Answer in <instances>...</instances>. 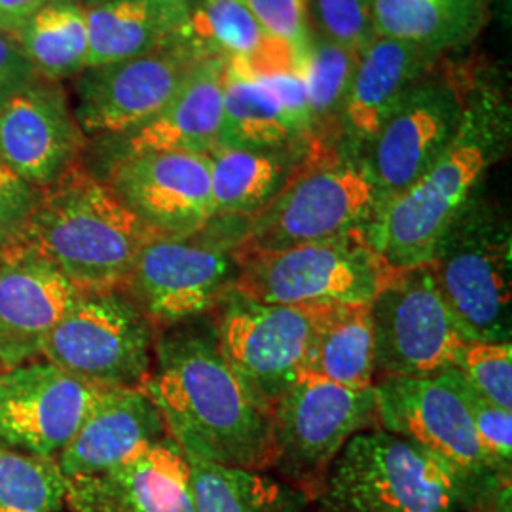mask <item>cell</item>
<instances>
[{
  "instance_id": "cell-1",
  "label": "cell",
  "mask_w": 512,
  "mask_h": 512,
  "mask_svg": "<svg viewBox=\"0 0 512 512\" xmlns=\"http://www.w3.org/2000/svg\"><path fill=\"white\" fill-rule=\"evenodd\" d=\"M145 389L160 408L169 437L188 458L272 471L270 414L222 357L209 315L156 330L154 368Z\"/></svg>"
},
{
  "instance_id": "cell-2",
  "label": "cell",
  "mask_w": 512,
  "mask_h": 512,
  "mask_svg": "<svg viewBox=\"0 0 512 512\" xmlns=\"http://www.w3.org/2000/svg\"><path fill=\"white\" fill-rule=\"evenodd\" d=\"M511 141L509 93L495 74L471 76L454 139L416 183L378 207L365 230L370 247L393 272L429 264Z\"/></svg>"
},
{
  "instance_id": "cell-3",
  "label": "cell",
  "mask_w": 512,
  "mask_h": 512,
  "mask_svg": "<svg viewBox=\"0 0 512 512\" xmlns=\"http://www.w3.org/2000/svg\"><path fill=\"white\" fill-rule=\"evenodd\" d=\"M156 236L109 184L82 164L42 188L18 249L46 258L80 293L122 289L135 258Z\"/></svg>"
},
{
  "instance_id": "cell-4",
  "label": "cell",
  "mask_w": 512,
  "mask_h": 512,
  "mask_svg": "<svg viewBox=\"0 0 512 512\" xmlns=\"http://www.w3.org/2000/svg\"><path fill=\"white\" fill-rule=\"evenodd\" d=\"M486 488L418 444L374 427L344 446L310 507L311 512H469Z\"/></svg>"
},
{
  "instance_id": "cell-5",
  "label": "cell",
  "mask_w": 512,
  "mask_h": 512,
  "mask_svg": "<svg viewBox=\"0 0 512 512\" xmlns=\"http://www.w3.org/2000/svg\"><path fill=\"white\" fill-rule=\"evenodd\" d=\"M380 205L361 152L319 148L253 219L238 253H272L315 241L365 234Z\"/></svg>"
},
{
  "instance_id": "cell-6",
  "label": "cell",
  "mask_w": 512,
  "mask_h": 512,
  "mask_svg": "<svg viewBox=\"0 0 512 512\" xmlns=\"http://www.w3.org/2000/svg\"><path fill=\"white\" fill-rule=\"evenodd\" d=\"M429 266L469 340L511 342L512 232L499 205L478 194Z\"/></svg>"
},
{
  "instance_id": "cell-7",
  "label": "cell",
  "mask_w": 512,
  "mask_h": 512,
  "mask_svg": "<svg viewBox=\"0 0 512 512\" xmlns=\"http://www.w3.org/2000/svg\"><path fill=\"white\" fill-rule=\"evenodd\" d=\"M232 291L260 304H370L393 270L365 234L315 241L272 253H238Z\"/></svg>"
},
{
  "instance_id": "cell-8",
  "label": "cell",
  "mask_w": 512,
  "mask_h": 512,
  "mask_svg": "<svg viewBox=\"0 0 512 512\" xmlns=\"http://www.w3.org/2000/svg\"><path fill=\"white\" fill-rule=\"evenodd\" d=\"M334 308L260 304L234 291L217 306L213 329L220 353L268 414L302 376L313 338Z\"/></svg>"
},
{
  "instance_id": "cell-9",
  "label": "cell",
  "mask_w": 512,
  "mask_h": 512,
  "mask_svg": "<svg viewBox=\"0 0 512 512\" xmlns=\"http://www.w3.org/2000/svg\"><path fill=\"white\" fill-rule=\"evenodd\" d=\"M156 327L120 289L80 293L48 336L42 359L95 387H145Z\"/></svg>"
},
{
  "instance_id": "cell-10",
  "label": "cell",
  "mask_w": 512,
  "mask_h": 512,
  "mask_svg": "<svg viewBox=\"0 0 512 512\" xmlns=\"http://www.w3.org/2000/svg\"><path fill=\"white\" fill-rule=\"evenodd\" d=\"M270 420L272 471L310 501L349 440L380 427L374 387L349 389L313 376H300L281 395Z\"/></svg>"
},
{
  "instance_id": "cell-11",
  "label": "cell",
  "mask_w": 512,
  "mask_h": 512,
  "mask_svg": "<svg viewBox=\"0 0 512 512\" xmlns=\"http://www.w3.org/2000/svg\"><path fill=\"white\" fill-rule=\"evenodd\" d=\"M239 243L213 236L209 226L188 238L152 239L120 291L156 330L211 315L238 277Z\"/></svg>"
},
{
  "instance_id": "cell-12",
  "label": "cell",
  "mask_w": 512,
  "mask_h": 512,
  "mask_svg": "<svg viewBox=\"0 0 512 512\" xmlns=\"http://www.w3.org/2000/svg\"><path fill=\"white\" fill-rule=\"evenodd\" d=\"M376 380L418 378L456 368L469 342L429 264L395 272L368 304Z\"/></svg>"
},
{
  "instance_id": "cell-13",
  "label": "cell",
  "mask_w": 512,
  "mask_h": 512,
  "mask_svg": "<svg viewBox=\"0 0 512 512\" xmlns=\"http://www.w3.org/2000/svg\"><path fill=\"white\" fill-rule=\"evenodd\" d=\"M374 395L378 425L387 433L435 454L478 488L509 478L495 471L446 370L418 378H380Z\"/></svg>"
},
{
  "instance_id": "cell-14",
  "label": "cell",
  "mask_w": 512,
  "mask_h": 512,
  "mask_svg": "<svg viewBox=\"0 0 512 512\" xmlns=\"http://www.w3.org/2000/svg\"><path fill=\"white\" fill-rule=\"evenodd\" d=\"M200 63L177 40L150 54L86 67L74 84V116L86 137L114 139L141 128Z\"/></svg>"
},
{
  "instance_id": "cell-15",
  "label": "cell",
  "mask_w": 512,
  "mask_h": 512,
  "mask_svg": "<svg viewBox=\"0 0 512 512\" xmlns=\"http://www.w3.org/2000/svg\"><path fill=\"white\" fill-rule=\"evenodd\" d=\"M465 86L467 80L456 76L425 74L361 152L380 205L416 183L450 145L463 116Z\"/></svg>"
},
{
  "instance_id": "cell-16",
  "label": "cell",
  "mask_w": 512,
  "mask_h": 512,
  "mask_svg": "<svg viewBox=\"0 0 512 512\" xmlns=\"http://www.w3.org/2000/svg\"><path fill=\"white\" fill-rule=\"evenodd\" d=\"M156 238H188L215 220L209 154L143 152L101 177Z\"/></svg>"
},
{
  "instance_id": "cell-17",
  "label": "cell",
  "mask_w": 512,
  "mask_h": 512,
  "mask_svg": "<svg viewBox=\"0 0 512 512\" xmlns=\"http://www.w3.org/2000/svg\"><path fill=\"white\" fill-rule=\"evenodd\" d=\"M101 389L48 361L0 368V444L57 458Z\"/></svg>"
},
{
  "instance_id": "cell-18",
  "label": "cell",
  "mask_w": 512,
  "mask_h": 512,
  "mask_svg": "<svg viewBox=\"0 0 512 512\" xmlns=\"http://www.w3.org/2000/svg\"><path fill=\"white\" fill-rule=\"evenodd\" d=\"M86 135L59 82L37 76L0 103V164L37 188L80 164Z\"/></svg>"
},
{
  "instance_id": "cell-19",
  "label": "cell",
  "mask_w": 512,
  "mask_h": 512,
  "mask_svg": "<svg viewBox=\"0 0 512 512\" xmlns=\"http://www.w3.org/2000/svg\"><path fill=\"white\" fill-rule=\"evenodd\" d=\"M67 512H196L190 463L171 439L112 469L67 482Z\"/></svg>"
},
{
  "instance_id": "cell-20",
  "label": "cell",
  "mask_w": 512,
  "mask_h": 512,
  "mask_svg": "<svg viewBox=\"0 0 512 512\" xmlns=\"http://www.w3.org/2000/svg\"><path fill=\"white\" fill-rule=\"evenodd\" d=\"M80 291L46 258L8 247L0 262V366L25 365L42 349Z\"/></svg>"
},
{
  "instance_id": "cell-21",
  "label": "cell",
  "mask_w": 512,
  "mask_h": 512,
  "mask_svg": "<svg viewBox=\"0 0 512 512\" xmlns=\"http://www.w3.org/2000/svg\"><path fill=\"white\" fill-rule=\"evenodd\" d=\"M167 437L164 416L145 387H103L78 433L55 459L67 478L95 475Z\"/></svg>"
},
{
  "instance_id": "cell-22",
  "label": "cell",
  "mask_w": 512,
  "mask_h": 512,
  "mask_svg": "<svg viewBox=\"0 0 512 512\" xmlns=\"http://www.w3.org/2000/svg\"><path fill=\"white\" fill-rule=\"evenodd\" d=\"M224 59H203L179 92L141 128L109 141V164L143 152H198L209 154L220 143Z\"/></svg>"
},
{
  "instance_id": "cell-23",
  "label": "cell",
  "mask_w": 512,
  "mask_h": 512,
  "mask_svg": "<svg viewBox=\"0 0 512 512\" xmlns=\"http://www.w3.org/2000/svg\"><path fill=\"white\" fill-rule=\"evenodd\" d=\"M435 57L389 38L372 37L359 54L340 124L348 147L363 152L404 95L429 74Z\"/></svg>"
},
{
  "instance_id": "cell-24",
  "label": "cell",
  "mask_w": 512,
  "mask_h": 512,
  "mask_svg": "<svg viewBox=\"0 0 512 512\" xmlns=\"http://www.w3.org/2000/svg\"><path fill=\"white\" fill-rule=\"evenodd\" d=\"M323 147L300 143L277 148H215L209 152L215 219H253Z\"/></svg>"
},
{
  "instance_id": "cell-25",
  "label": "cell",
  "mask_w": 512,
  "mask_h": 512,
  "mask_svg": "<svg viewBox=\"0 0 512 512\" xmlns=\"http://www.w3.org/2000/svg\"><path fill=\"white\" fill-rule=\"evenodd\" d=\"M194 0H97L86 6L88 67L150 54L173 42Z\"/></svg>"
},
{
  "instance_id": "cell-26",
  "label": "cell",
  "mask_w": 512,
  "mask_h": 512,
  "mask_svg": "<svg viewBox=\"0 0 512 512\" xmlns=\"http://www.w3.org/2000/svg\"><path fill=\"white\" fill-rule=\"evenodd\" d=\"M175 40L200 61H245L253 69L296 65L294 55L266 35L241 0H194Z\"/></svg>"
},
{
  "instance_id": "cell-27",
  "label": "cell",
  "mask_w": 512,
  "mask_h": 512,
  "mask_svg": "<svg viewBox=\"0 0 512 512\" xmlns=\"http://www.w3.org/2000/svg\"><path fill=\"white\" fill-rule=\"evenodd\" d=\"M488 21L484 0H374L372 35L431 57L469 46Z\"/></svg>"
},
{
  "instance_id": "cell-28",
  "label": "cell",
  "mask_w": 512,
  "mask_h": 512,
  "mask_svg": "<svg viewBox=\"0 0 512 512\" xmlns=\"http://www.w3.org/2000/svg\"><path fill=\"white\" fill-rule=\"evenodd\" d=\"M302 376L349 389L376 382L374 329L368 304H340L317 330Z\"/></svg>"
},
{
  "instance_id": "cell-29",
  "label": "cell",
  "mask_w": 512,
  "mask_h": 512,
  "mask_svg": "<svg viewBox=\"0 0 512 512\" xmlns=\"http://www.w3.org/2000/svg\"><path fill=\"white\" fill-rule=\"evenodd\" d=\"M302 141L245 61H226L219 147L277 148ZM321 145V143H319Z\"/></svg>"
},
{
  "instance_id": "cell-30",
  "label": "cell",
  "mask_w": 512,
  "mask_h": 512,
  "mask_svg": "<svg viewBox=\"0 0 512 512\" xmlns=\"http://www.w3.org/2000/svg\"><path fill=\"white\" fill-rule=\"evenodd\" d=\"M188 463L196 512H304L310 507L308 495L268 473L196 458Z\"/></svg>"
},
{
  "instance_id": "cell-31",
  "label": "cell",
  "mask_w": 512,
  "mask_h": 512,
  "mask_svg": "<svg viewBox=\"0 0 512 512\" xmlns=\"http://www.w3.org/2000/svg\"><path fill=\"white\" fill-rule=\"evenodd\" d=\"M37 76L63 82L88 67V19L78 0H52L14 35Z\"/></svg>"
},
{
  "instance_id": "cell-32",
  "label": "cell",
  "mask_w": 512,
  "mask_h": 512,
  "mask_svg": "<svg viewBox=\"0 0 512 512\" xmlns=\"http://www.w3.org/2000/svg\"><path fill=\"white\" fill-rule=\"evenodd\" d=\"M357 61V52L325 35L313 33L308 46L296 59V69L306 86L315 133L321 143L323 128L334 118L340 120Z\"/></svg>"
},
{
  "instance_id": "cell-33",
  "label": "cell",
  "mask_w": 512,
  "mask_h": 512,
  "mask_svg": "<svg viewBox=\"0 0 512 512\" xmlns=\"http://www.w3.org/2000/svg\"><path fill=\"white\" fill-rule=\"evenodd\" d=\"M67 482L57 459L0 444V512H65Z\"/></svg>"
},
{
  "instance_id": "cell-34",
  "label": "cell",
  "mask_w": 512,
  "mask_h": 512,
  "mask_svg": "<svg viewBox=\"0 0 512 512\" xmlns=\"http://www.w3.org/2000/svg\"><path fill=\"white\" fill-rule=\"evenodd\" d=\"M446 376L467 406L471 421L475 425L476 437L490 461L494 463L495 471L501 476L511 478L512 410H505L482 397L475 387L461 376L458 368H448Z\"/></svg>"
},
{
  "instance_id": "cell-35",
  "label": "cell",
  "mask_w": 512,
  "mask_h": 512,
  "mask_svg": "<svg viewBox=\"0 0 512 512\" xmlns=\"http://www.w3.org/2000/svg\"><path fill=\"white\" fill-rule=\"evenodd\" d=\"M456 368L482 397L512 410V342L469 340L459 351Z\"/></svg>"
},
{
  "instance_id": "cell-36",
  "label": "cell",
  "mask_w": 512,
  "mask_h": 512,
  "mask_svg": "<svg viewBox=\"0 0 512 512\" xmlns=\"http://www.w3.org/2000/svg\"><path fill=\"white\" fill-rule=\"evenodd\" d=\"M266 35L285 46L294 59L311 38L310 0H241Z\"/></svg>"
},
{
  "instance_id": "cell-37",
  "label": "cell",
  "mask_w": 512,
  "mask_h": 512,
  "mask_svg": "<svg viewBox=\"0 0 512 512\" xmlns=\"http://www.w3.org/2000/svg\"><path fill=\"white\" fill-rule=\"evenodd\" d=\"M374 0H315L323 35L361 54L372 40Z\"/></svg>"
},
{
  "instance_id": "cell-38",
  "label": "cell",
  "mask_w": 512,
  "mask_h": 512,
  "mask_svg": "<svg viewBox=\"0 0 512 512\" xmlns=\"http://www.w3.org/2000/svg\"><path fill=\"white\" fill-rule=\"evenodd\" d=\"M253 69V67H251ZM258 82L272 93L275 103L287 116L296 135L308 143H321L317 139L313 118H311L310 103L306 95L304 80L294 67H275V69H253ZM325 145V143H321Z\"/></svg>"
},
{
  "instance_id": "cell-39",
  "label": "cell",
  "mask_w": 512,
  "mask_h": 512,
  "mask_svg": "<svg viewBox=\"0 0 512 512\" xmlns=\"http://www.w3.org/2000/svg\"><path fill=\"white\" fill-rule=\"evenodd\" d=\"M42 196V188L23 181L0 164V249L18 245Z\"/></svg>"
},
{
  "instance_id": "cell-40",
  "label": "cell",
  "mask_w": 512,
  "mask_h": 512,
  "mask_svg": "<svg viewBox=\"0 0 512 512\" xmlns=\"http://www.w3.org/2000/svg\"><path fill=\"white\" fill-rule=\"evenodd\" d=\"M37 78L18 38L0 29V103Z\"/></svg>"
},
{
  "instance_id": "cell-41",
  "label": "cell",
  "mask_w": 512,
  "mask_h": 512,
  "mask_svg": "<svg viewBox=\"0 0 512 512\" xmlns=\"http://www.w3.org/2000/svg\"><path fill=\"white\" fill-rule=\"evenodd\" d=\"M52 0H0V29L16 35L23 23Z\"/></svg>"
},
{
  "instance_id": "cell-42",
  "label": "cell",
  "mask_w": 512,
  "mask_h": 512,
  "mask_svg": "<svg viewBox=\"0 0 512 512\" xmlns=\"http://www.w3.org/2000/svg\"><path fill=\"white\" fill-rule=\"evenodd\" d=\"M469 512H512L511 478H497L478 495Z\"/></svg>"
},
{
  "instance_id": "cell-43",
  "label": "cell",
  "mask_w": 512,
  "mask_h": 512,
  "mask_svg": "<svg viewBox=\"0 0 512 512\" xmlns=\"http://www.w3.org/2000/svg\"><path fill=\"white\" fill-rule=\"evenodd\" d=\"M501 2V8H503V12L507 14V18L511 16V0H499Z\"/></svg>"
},
{
  "instance_id": "cell-44",
  "label": "cell",
  "mask_w": 512,
  "mask_h": 512,
  "mask_svg": "<svg viewBox=\"0 0 512 512\" xmlns=\"http://www.w3.org/2000/svg\"><path fill=\"white\" fill-rule=\"evenodd\" d=\"M78 2H82L84 6H88V4H93V2H97V0H78Z\"/></svg>"
}]
</instances>
